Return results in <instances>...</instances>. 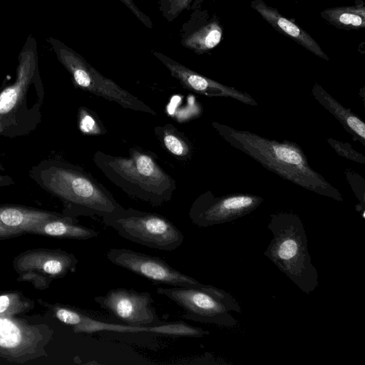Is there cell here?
<instances>
[{
	"label": "cell",
	"mask_w": 365,
	"mask_h": 365,
	"mask_svg": "<svg viewBox=\"0 0 365 365\" xmlns=\"http://www.w3.org/2000/svg\"><path fill=\"white\" fill-rule=\"evenodd\" d=\"M212 126L230 145L284 180L318 195L343 201L339 190L309 165L303 150L297 143L270 140L217 121H212Z\"/></svg>",
	"instance_id": "cell-1"
},
{
	"label": "cell",
	"mask_w": 365,
	"mask_h": 365,
	"mask_svg": "<svg viewBox=\"0 0 365 365\" xmlns=\"http://www.w3.org/2000/svg\"><path fill=\"white\" fill-rule=\"evenodd\" d=\"M29 178L63 203V214L103 217L121 205L83 168L59 158L43 160L31 167Z\"/></svg>",
	"instance_id": "cell-2"
},
{
	"label": "cell",
	"mask_w": 365,
	"mask_h": 365,
	"mask_svg": "<svg viewBox=\"0 0 365 365\" xmlns=\"http://www.w3.org/2000/svg\"><path fill=\"white\" fill-rule=\"evenodd\" d=\"M44 97L36 44L29 37L19 55L14 82L0 91V136L15 138L33 133L42 120Z\"/></svg>",
	"instance_id": "cell-3"
},
{
	"label": "cell",
	"mask_w": 365,
	"mask_h": 365,
	"mask_svg": "<svg viewBox=\"0 0 365 365\" xmlns=\"http://www.w3.org/2000/svg\"><path fill=\"white\" fill-rule=\"evenodd\" d=\"M93 160L98 169L116 187L128 195L153 206L169 202L176 190L175 180L150 151L133 147L128 156L97 151Z\"/></svg>",
	"instance_id": "cell-4"
},
{
	"label": "cell",
	"mask_w": 365,
	"mask_h": 365,
	"mask_svg": "<svg viewBox=\"0 0 365 365\" xmlns=\"http://www.w3.org/2000/svg\"><path fill=\"white\" fill-rule=\"evenodd\" d=\"M267 227L273 237L264 255L302 291L307 294L314 291L319 285V275L312 263L299 217L291 212L272 214Z\"/></svg>",
	"instance_id": "cell-5"
},
{
	"label": "cell",
	"mask_w": 365,
	"mask_h": 365,
	"mask_svg": "<svg viewBox=\"0 0 365 365\" xmlns=\"http://www.w3.org/2000/svg\"><path fill=\"white\" fill-rule=\"evenodd\" d=\"M102 220L121 237L150 248L173 251L184 240L182 232L170 220L158 213L120 206Z\"/></svg>",
	"instance_id": "cell-6"
},
{
	"label": "cell",
	"mask_w": 365,
	"mask_h": 365,
	"mask_svg": "<svg viewBox=\"0 0 365 365\" xmlns=\"http://www.w3.org/2000/svg\"><path fill=\"white\" fill-rule=\"evenodd\" d=\"M157 293L181 307L185 312L183 318L195 322L233 328L238 322L230 312H242L231 294L210 284L202 287H158Z\"/></svg>",
	"instance_id": "cell-7"
},
{
	"label": "cell",
	"mask_w": 365,
	"mask_h": 365,
	"mask_svg": "<svg viewBox=\"0 0 365 365\" xmlns=\"http://www.w3.org/2000/svg\"><path fill=\"white\" fill-rule=\"evenodd\" d=\"M53 50L70 73L74 86L84 91L113 101L125 109L157 115V113L113 80L104 76L81 55L58 39L49 38Z\"/></svg>",
	"instance_id": "cell-8"
},
{
	"label": "cell",
	"mask_w": 365,
	"mask_h": 365,
	"mask_svg": "<svg viewBox=\"0 0 365 365\" xmlns=\"http://www.w3.org/2000/svg\"><path fill=\"white\" fill-rule=\"evenodd\" d=\"M264 201L263 197L252 194L234 193L217 197L211 191H206L193 201L188 215L194 225L207 227L244 217Z\"/></svg>",
	"instance_id": "cell-9"
},
{
	"label": "cell",
	"mask_w": 365,
	"mask_h": 365,
	"mask_svg": "<svg viewBox=\"0 0 365 365\" xmlns=\"http://www.w3.org/2000/svg\"><path fill=\"white\" fill-rule=\"evenodd\" d=\"M52 333L21 319L0 316V356L9 361L24 363L45 355L44 346Z\"/></svg>",
	"instance_id": "cell-10"
},
{
	"label": "cell",
	"mask_w": 365,
	"mask_h": 365,
	"mask_svg": "<svg viewBox=\"0 0 365 365\" xmlns=\"http://www.w3.org/2000/svg\"><path fill=\"white\" fill-rule=\"evenodd\" d=\"M113 264L155 283L180 287H202L205 284L182 273L155 256L125 248H112L106 253Z\"/></svg>",
	"instance_id": "cell-11"
},
{
	"label": "cell",
	"mask_w": 365,
	"mask_h": 365,
	"mask_svg": "<svg viewBox=\"0 0 365 365\" xmlns=\"http://www.w3.org/2000/svg\"><path fill=\"white\" fill-rule=\"evenodd\" d=\"M94 301L118 319L130 326L155 327L164 324L158 317L151 294L125 288L109 290Z\"/></svg>",
	"instance_id": "cell-12"
},
{
	"label": "cell",
	"mask_w": 365,
	"mask_h": 365,
	"mask_svg": "<svg viewBox=\"0 0 365 365\" xmlns=\"http://www.w3.org/2000/svg\"><path fill=\"white\" fill-rule=\"evenodd\" d=\"M152 53L187 91L207 97L230 98L247 106H255L258 104L246 92L201 75L159 51H152Z\"/></svg>",
	"instance_id": "cell-13"
},
{
	"label": "cell",
	"mask_w": 365,
	"mask_h": 365,
	"mask_svg": "<svg viewBox=\"0 0 365 365\" xmlns=\"http://www.w3.org/2000/svg\"><path fill=\"white\" fill-rule=\"evenodd\" d=\"M78 259L71 253L60 250H34L21 253L14 261L16 270L22 277L34 274L47 276L49 281L64 277L76 270Z\"/></svg>",
	"instance_id": "cell-14"
},
{
	"label": "cell",
	"mask_w": 365,
	"mask_h": 365,
	"mask_svg": "<svg viewBox=\"0 0 365 365\" xmlns=\"http://www.w3.org/2000/svg\"><path fill=\"white\" fill-rule=\"evenodd\" d=\"M222 28L216 18L207 19L205 11L195 10L182 26L180 43L197 54L216 47L222 38Z\"/></svg>",
	"instance_id": "cell-15"
},
{
	"label": "cell",
	"mask_w": 365,
	"mask_h": 365,
	"mask_svg": "<svg viewBox=\"0 0 365 365\" xmlns=\"http://www.w3.org/2000/svg\"><path fill=\"white\" fill-rule=\"evenodd\" d=\"M76 333L91 334L99 331H116V332H140L148 331L171 334L176 336H187L192 337H202L210 334L207 330L190 326L182 322L164 323L155 327H138L130 325H120L105 322L86 314L81 324L73 327Z\"/></svg>",
	"instance_id": "cell-16"
},
{
	"label": "cell",
	"mask_w": 365,
	"mask_h": 365,
	"mask_svg": "<svg viewBox=\"0 0 365 365\" xmlns=\"http://www.w3.org/2000/svg\"><path fill=\"white\" fill-rule=\"evenodd\" d=\"M61 213L19 205H0V239L26 233L31 227Z\"/></svg>",
	"instance_id": "cell-17"
},
{
	"label": "cell",
	"mask_w": 365,
	"mask_h": 365,
	"mask_svg": "<svg viewBox=\"0 0 365 365\" xmlns=\"http://www.w3.org/2000/svg\"><path fill=\"white\" fill-rule=\"evenodd\" d=\"M251 7L275 30L292 38L317 56L329 61V57L318 43L302 28L282 15L278 10L266 4L262 0H254Z\"/></svg>",
	"instance_id": "cell-18"
},
{
	"label": "cell",
	"mask_w": 365,
	"mask_h": 365,
	"mask_svg": "<svg viewBox=\"0 0 365 365\" xmlns=\"http://www.w3.org/2000/svg\"><path fill=\"white\" fill-rule=\"evenodd\" d=\"M312 94L317 102L339 120L355 140L365 146V123L359 116L342 106L317 83L313 86Z\"/></svg>",
	"instance_id": "cell-19"
},
{
	"label": "cell",
	"mask_w": 365,
	"mask_h": 365,
	"mask_svg": "<svg viewBox=\"0 0 365 365\" xmlns=\"http://www.w3.org/2000/svg\"><path fill=\"white\" fill-rule=\"evenodd\" d=\"M26 233L78 240H88L99 234L93 229L79 225L76 217L63 213L31 227Z\"/></svg>",
	"instance_id": "cell-20"
},
{
	"label": "cell",
	"mask_w": 365,
	"mask_h": 365,
	"mask_svg": "<svg viewBox=\"0 0 365 365\" xmlns=\"http://www.w3.org/2000/svg\"><path fill=\"white\" fill-rule=\"evenodd\" d=\"M322 18L329 24L344 30H359L365 28V6H338L323 10Z\"/></svg>",
	"instance_id": "cell-21"
},
{
	"label": "cell",
	"mask_w": 365,
	"mask_h": 365,
	"mask_svg": "<svg viewBox=\"0 0 365 365\" xmlns=\"http://www.w3.org/2000/svg\"><path fill=\"white\" fill-rule=\"evenodd\" d=\"M155 135L162 146L180 160L190 159L192 147L187 137L171 123L155 126Z\"/></svg>",
	"instance_id": "cell-22"
},
{
	"label": "cell",
	"mask_w": 365,
	"mask_h": 365,
	"mask_svg": "<svg viewBox=\"0 0 365 365\" xmlns=\"http://www.w3.org/2000/svg\"><path fill=\"white\" fill-rule=\"evenodd\" d=\"M33 302L19 293L12 292L0 295V316L13 317L33 307Z\"/></svg>",
	"instance_id": "cell-23"
},
{
	"label": "cell",
	"mask_w": 365,
	"mask_h": 365,
	"mask_svg": "<svg viewBox=\"0 0 365 365\" xmlns=\"http://www.w3.org/2000/svg\"><path fill=\"white\" fill-rule=\"evenodd\" d=\"M78 126L83 135H101L107 133L96 113L86 106H81L77 115Z\"/></svg>",
	"instance_id": "cell-24"
},
{
	"label": "cell",
	"mask_w": 365,
	"mask_h": 365,
	"mask_svg": "<svg viewBox=\"0 0 365 365\" xmlns=\"http://www.w3.org/2000/svg\"><path fill=\"white\" fill-rule=\"evenodd\" d=\"M193 0H158L159 8L168 21L175 19L185 9H190Z\"/></svg>",
	"instance_id": "cell-25"
},
{
	"label": "cell",
	"mask_w": 365,
	"mask_h": 365,
	"mask_svg": "<svg viewBox=\"0 0 365 365\" xmlns=\"http://www.w3.org/2000/svg\"><path fill=\"white\" fill-rule=\"evenodd\" d=\"M53 311L59 321L71 327L81 324L86 314L76 309L61 305L53 306Z\"/></svg>",
	"instance_id": "cell-26"
},
{
	"label": "cell",
	"mask_w": 365,
	"mask_h": 365,
	"mask_svg": "<svg viewBox=\"0 0 365 365\" xmlns=\"http://www.w3.org/2000/svg\"><path fill=\"white\" fill-rule=\"evenodd\" d=\"M345 175L347 181L350 184L356 197L359 203L356 205V210L358 212H364L365 208V182L364 180L357 173L350 169L345 170Z\"/></svg>",
	"instance_id": "cell-27"
},
{
	"label": "cell",
	"mask_w": 365,
	"mask_h": 365,
	"mask_svg": "<svg viewBox=\"0 0 365 365\" xmlns=\"http://www.w3.org/2000/svg\"><path fill=\"white\" fill-rule=\"evenodd\" d=\"M327 141L339 155L356 163L365 164L364 155L355 150L349 143L341 142L331 138H328Z\"/></svg>",
	"instance_id": "cell-28"
},
{
	"label": "cell",
	"mask_w": 365,
	"mask_h": 365,
	"mask_svg": "<svg viewBox=\"0 0 365 365\" xmlns=\"http://www.w3.org/2000/svg\"><path fill=\"white\" fill-rule=\"evenodd\" d=\"M3 164L0 159V171H4ZM15 181L13 178L9 175L0 174V187H7L14 185Z\"/></svg>",
	"instance_id": "cell-29"
}]
</instances>
